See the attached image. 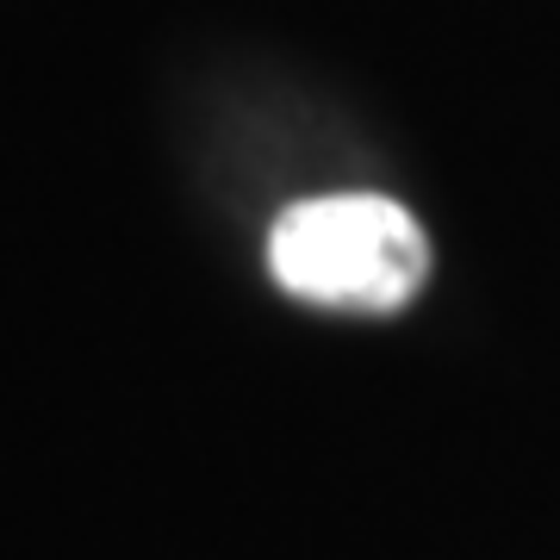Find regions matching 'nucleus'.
I'll use <instances>...</instances> for the list:
<instances>
[{"mask_svg": "<svg viewBox=\"0 0 560 560\" xmlns=\"http://www.w3.org/2000/svg\"><path fill=\"white\" fill-rule=\"evenodd\" d=\"M268 275L305 305L399 312L430 275V243L423 224L386 194H324L275 219Z\"/></svg>", "mask_w": 560, "mask_h": 560, "instance_id": "obj_1", "label": "nucleus"}]
</instances>
